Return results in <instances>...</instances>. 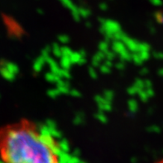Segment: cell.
Returning <instances> with one entry per match:
<instances>
[{"label": "cell", "mask_w": 163, "mask_h": 163, "mask_svg": "<svg viewBox=\"0 0 163 163\" xmlns=\"http://www.w3.org/2000/svg\"><path fill=\"white\" fill-rule=\"evenodd\" d=\"M0 163H75V160L52 128L22 120L0 132Z\"/></svg>", "instance_id": "1"}, {"label": "cell", "mask_w": 163, "mask_h": 163, "mask_svg": "<svg viewBox=\"0 0 163 163\" xmlns=\"http://www.w3.org/2000/svg\"><path fill=\"white\" fill-rule=\"evenodd\" d=\"M155 163H163V159L159 160V161H157V162H155Z\"/></svg>", "instance_id": "2"}]
</instances>
